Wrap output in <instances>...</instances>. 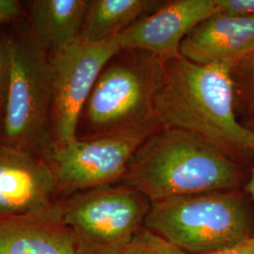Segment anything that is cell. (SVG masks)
Returning <instances> with one entry per match:
<instances>
[{
  "instance_id": "obj_1",
  "label": "cell",
  "mask_w": 254,
  "mask_h": 254,
  "mask_svg": "<svg viewBox=\"0 0 254 254\" xmlns=\"http://www.w3.org/2000/svg\"><path fill=\"white\" fill-rule=\"evenodd\" d=\"M234 66L198 64L181 55L165 62V79L155 102L159 128L198 135L228 154L254 152V131L235 113Z\"/></svg>"
},
{
  "instance_id": "obj_2",
  "label": "cell",
  "mask_w": 254,
  "mask_h": 254,
  "mask_svg": "<svg viewBox=\"0 0 254 254\" xmlns=\"http://www.w3.org/2000/svg\"><path fill=\"white\" fill-rule=\"evenodd\" d=\"M239 180L238 167L231 156L198 135L164 127L136 149L123 179L151 202L231 190Z\"/></svg>"
},
{
  "instance_id": "obj_3",
  "label": "cell",
  "mask_w": 254,
  "mask_h": 254,
  "mask_svg": "<svg viewBox=\"0 0 254 254\" xmlns=\"http://www.w3.org/2000/svg\"><path fill=\"white\" fill-rule=\"evenodd\" d=\"M164 79L163 60L122 49L101 71L82 109L76 137L151 135L159 128L155 102Z\"/></svg>"
},
{
  "instance_id": "obj_4",
  "label": "cell",
  "mask_w": 254,
  "mask_h": 254,
  "mask_svg": "<svg viewBox=\"0 0 254 254\" xmlns=\"http://www.w3.org/2000/svg\"><path fill=\"white\" fill-rule=\"evenodd\" d=\"M6 34L9 82L0 114V145L46 159L52 148L49 55L37 46L27 24Z\"/></svg>"
},
{
  "instance_id": "obj_5",
  "label": "cell",
  "mask_w": 254,
  "mask_h": 254,
  "mask_svg": "<svg viewBox=\"0 0 254 254\" xmlns=\"http://www.w3.org/2000/svg\"><path fill=\"white\" fill-rule=\"evenodd\" d=\"M144 227L190 254H207L254 236L244 199L234 190L154 201Z\"/></svg>"
},
{
  "instance_id": "obj_6",
  "label": "cell",
  "mask_w": 254,
  "mask_h": 254,
  "mask_svg": "<svg viewBox=\"0 0 254 254\" xmlns=\"http://www.w3.org/2000/svg\"><path fill=\"white\" fill-rule=\"evenodd\" d=\"M63 203L76 254H123L144 227L151 201L134 188L112 185L78 192Z\"/></svg>"
},
{
  "instance_id": "obj_7",
  "label": "cell",
  "mask_w": 254,
  "mask_h": 254,
  "mask_svg": "<svg viewBox=\"0 0 254 254\" xmlns=\"http://www.w3.org/2000/svg\"><path fill=\"white\" fill-rule=\"evenodd\" d=\"M121 50L118 36L99 44L78 40L48 54L52 93L51 151L76 138L82 109L92 88L103 68Z\"/></svg>"
},
{
  "instance_id": "obj_8",
  "label": "cell",
  "mask_w": 254,
  "mask_h": 254,
  "mask_svg": "<svg viewBox=\"0 0 254 254\" xmlns=\"http://www.w3.org/2000/svg\"><path fill=\"white\" fill-rule=\"evenodd\" d=\"M147 136L76 137L52 150L46 160L54 174L57 194L71 196L122 181L133 154Z\"/></svg>"
},
{
  "instance_id": "obj_9",
  "label": "cell",
  "mask_w": 254,
  "mask_h": 254,
  "mask_svg": "<svg viewBox=\"0 0 254 254\" xmlns=\"http://www.w3.org/2000/svg\"><path fill=\"white\" fill-rule=\"evenodd\" d=\"M215 13V0L163 1L119 35L121 47L146 51L166 62L179 57L185 38Z\"/></svg>"
},
{
  "instance_id": "obj_10",
  "label": "cell",
  "mask_w": 254,
  "mask_h": 254,
  "mask_svg": "<svg viewBox=\"0 0 254 254\" xmlns=\"http://www.w3.org/2000/svg\"><path fill=\"white\" fill-rule=\"evenodd\" d=\"M57 196L54 174L45 158L0 145V217L42 211Z\"/></svg>"
},
{
  "instance_id": "obj_11",
  "label": "cell",
  "mask_w": 254,
  "mask_h": 254,
  "mask_svg": "<svg viewBox=\"0 0 254 254\" xmlns=\"http://www.w3.org/2000/svg\"><path fill=\"white\" fill-rule=\"evenodd\" d=\"M254 53V16L215 13L182 42L180 54L198 64L234 67Z\"/></svg>"
},
{
  "instance_id": "obj_12",
  "label": "cell",
  "mask_w": 254,
  "mask_h": 254,
  "mask_svg": "<svg viewBox=\"0 0 254 254\" xmlns=\"http://www.w3.org/2000/svg\"><path fill=\"white\" fill-rule=\"evenodd\" d=\"M0 254H76L62 200L42 211L0 217Z\"/></svg>"
},
{
  "instance_id": "obj_13",
  "label": "cell",
  "mask_w": 254,
  "mask_h": 254,
  "mask_svg": "<svg viewBox=\"0 0 254 254\" xmlns=\"http://www.w3.org/2000/svg\"><path fill=\"white\" fill-rule=\"evenodd\" d=\"M27 26L37 46L50 54L79 40L89 0H31Z\"/></svg>"
},
{
  "instance_id": "obj_14",
  "label": "cell",
  "mask_w": 254,
  "mask_h": 254,
  "mask_svg": "<svg viewBox=\"0 0 254 254\" xmlns=\"http://www.w3.org/2000/svg\"><path fill=\"white\" fill-rule=\"evenodd\" d=\"M162 3L158 0H90L79 41L99 44L118 37Z\"/></svg>"
},
{
  "instance_id": "obj_15",
  "label": "cell",
  "mask_w": 254,
  "mask_h": 254,
  "mask_svg": "<svg viewBox=\"0 0 254 254\" xmlns=\"http://www.w3.org/2000/svg\"><path fill=\"white\" fill-rule=\"evenodd\" d=\"M123 254H190L148 228L143 227Z\"/></svg>"
},
{
  "instance_id": "obj_16",
  "label": "cell",
  "mask_w": 254,
  "mask_h": 254,
  "mask_svg": "<svg viewBox=\"0 0 254 254\" xmlns=\"http://www.w3.org/2000/svg\"><path fill=\"white\" fill-rule=\"evenodd\" d=\"M27 11L24 2L0 0V26L27 24Z\"/></svg>"
},
{
  "instance_id": "obj_17",
  "label": "cell",
  "mask_w": 254,
  "mask_h": 254,
  "mask_svg": "<svg viewBox=\"0 0 254 254\" xmlns=\"http://www.w3.org/2000/svg\"><path fill=\"white\" fill-rule=\"evenodd\" d=\"M216 13L232 16H254V0H215Z\"/></svg>"
},
{
  "instance_id": "obj_18",
  "label": "cell",
  "mask_w": 254,
  "mask_h": 254,
  "mask_svg": "<svg viewBox=\"0 0 254 254\" xmlns=\"http://www.w3.org/2000/svg\"><path fill=\"white\" fill-rule=\"evenodd\" d=\"M232 73H238L239 83L242 84L246 95L254 98V53L236 65Z\"/></svg>"
},
{
  "instance_id": "obj_19",
  "label": "cell",
  "mask_w": 254,
  "mask_h": 254,
  "mask_svg": "<svg viewBox=\"0 0 254 254\" xmlns=\"http://www.w3.org/2000/svg\"><path fill=\"white\" fill-rule=\"evenodd\" d=\"M9 82V51L6 34L0 32V114L5 103Z\"/></svg>"
},
{
  "instance_id": "obj_20",
  "label": "cell",
  "mask_w": 254,
  "mask_h": 254,
  "mask_svg": "<svg viewBox=\"0 0 254 254\" xmlns=\"http://www.w3.org/2000/svg\"><path fill=\"white\" fill-rule=\"evenodd\" d=\"M202 254H254V236L235 245Z\"/></svg>"
},
{
  "instance_id": "obj_21",
  "label": "cell",
  "mask_w": 254,
  "mask_h": 254,
  "mask_svg": "<svg viewBox=\"0 0 254 254\" xmlns=\"http://www.w3.org/2000/svg\"><path fill=\"white\" fill-rule=\"evenodd\" d=\"M247 190L249 191V193L251 194L252 198L254 201V168L253 169V172H252V177H251V180L249 182L248 186H247Z\"/></svg>"
},
{
  "instance_id": "obj_22",
  "label": "cell",
  "mask_w": 254,
  "mask_h": 254,
  "mask_svg": "<svg viewBox=\"0 0 254 254\" xmlns=\"http://www.w3.org/2000/svg\"><path fill=\"white\" fill-rule=\"evenodd\" d=\"M252 127H254V121H253V125H252Z\"/></svg>"
}]
</instances>
